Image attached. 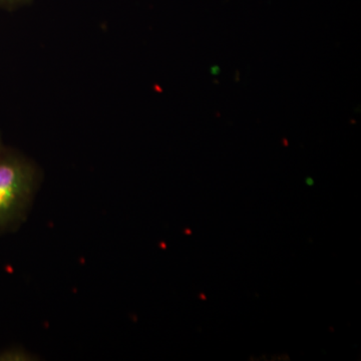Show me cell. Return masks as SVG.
<instances>
[{
  "mask_svg": "<svg viewBox=\"0 0 361 361\" xmlns=\"http://www.w3.org/2000/svg\"><path fill=\"white\" fill-rule=\"evenodd\" d=\"M42 180V170L32 159L6 147L0 152V235L25 222Z\"/></svg>",
  "mask_w": 361,
  "mask_h": 361,
  "instance_id": "1",
  "label": "cell"
},
{
  "mask_svg": "<svg viewBox=\"0 0 361 361\" xmlns=\"http://www.w3.org/2000/svg\"><path fill=\"white\" fill-rule=\"evenodd\" d=\"M4 148V142H2L1 137H0V152H1Z\"/></svg>",
  "mask_w": 361,
  "mask_h": 361,
  "instance_id": "4",
  "label": "cell"
},
{
  "mask_svg": "<svg viewBox=\"0 0 361 361\" xmlns=\"http://www.w3.org/2000/svg\"><path fill=\"white\" fill-rule=\"evenodd\" d=\"M30 1V0H0V8L13 9Z\"/></svg>",
  "mask_w": 361,
  "mask_h": 361,
  "instance_id": "3",
  "label": "cell"
},
{
  "mask_svg": "<svg viewBox=\"0 0 361 361\" xmlns=\"http://www.w3.org/2000/svg\"><path fill=\"white\" fill-rule=\"evenodd\" d=\"M35 356L25 348L13 346L0 351V361H32Z\"/></svg>",
  "mask_w": 361,
  "mask_h": 361,
  "instance_id": "2",
  "label": "cell"
}]
</instances>
